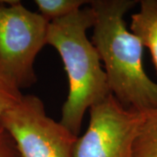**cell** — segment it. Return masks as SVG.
<instances>
[{
    "label": "cell",
    "mask_w": 157,
    "mask_h": 157,
    "mask_svg": "<svg viewBox=\"0 0 157 157\" xmlns=\"http://www.w3.org/2000/svg\"><path fill=\"white\" fill-rule=\"evenodd\" d=\"M135 0H94L92 43L103 63L112 94L124 107L141 113L157 110V83L142 64L143 45L127 27L124 17Z\"/></svg>",
    "instance_id": "6da1fadb"
},
{
    "label": "cell",
    "mask_w": 157,
    "mask_h": 157,
    "mask_svg": "<svg viewBox=\"0 0 157 157\" xmlns=\"http://www.w3.org/2000/svg\"><path fill=\"white\" fill-rule=\"evenodd\" d=\"M94 19L91 7L81 8L49 22L47 30L46 45L59 54L68 78L69 91L59 122L76 136L87 109L111 94L99 53L86 36Z\"/></svg>",
    "instance_id": "7a4b0ae2"
},
{
    "label": "cell",
    "mask_w": 157,
    "mask_h": 157,
    "mask_svg": "<svg viewBox=\"0 0 157 157\" xmlns=\"http://www.w3.org/2000/svg\"><path fill=\"white\" fill-rule=\"evenodd\" d=\"M48 25L20 1H0V75L19 90L37 82L34 62L46 45Z\"/></svg>",
    "instance_id": "3957f363"
},
{
    "label": "cell",
    "mask_w": 157,
    "mask_h": 157,
    "mask_svg": "<svg viewBox=\"0 0 157 157\" xmlns=\"http://www.w3.org/2000/svg\"><path fill=\"white\" fill-rule=\"evenodd\" d=\"M1 124L21 157H73L78 136L48 116L37 95L23 94L3 115Z\"/></svg>",
    "instance_id": "277c9868"
},
{
    "label": "cell",
    "mask_w": 157,
    "mask_h": 157,
    "mask_svg": "<svg viewBox=\"0 0 157 157\" xmlns=\"http://www.w3.org/2000/svg\"><path fill=\"white\" fill-rule=\"evenodd\" d=\"M89 111L88 128L78 136L73 157H131L145 113L124 107L112 94Z\"/></svg>",
    "instance_id": "5b68a950"
},
{
    "label": "cell",
    "mask_w": 157,
    "mask_h": 157,
    "mask_svg": "<svg viewBox=\"0 0 157 157\" xmlns=\"http://www.w3.org/2000/svg\"><path fill=\"white\" fill-rule=\"evenodd\" d=\"M139 3V11L131 16L130 31L149 50L157 72V0Z\"/></svg>",
    "instance_id": "8992f818"
},
{
    "label": "cell",
    "mask_w": 157,
    "mask_h": 157,
    "mask_svg": "<svg viewBox=\"0 0 157 157\" xmlns=\"http://www.w3.org/2000/svg\"><path fill=\"white\" fill-rule=\"evenodd\" d=\"M131 157H157V110L144 114L135 135Z\"/></svg>",
    "instance_id": "52a82bcc"
},
{
    "label": "cell",
    "mask_w": 157,
    "mask_h": 157,
    "mask_svg": "<svg viewBox=\"0 0 157 157\" xmlns=\"http://www.w3.org/2000/svg\"><path fill=\"white\" fill-rule=\"evenodd\" d=\"M89 3L85 0H35L39 13L47 21H53L67 17L81 9V6Z\"/></svg>",
    "instance_id": "ba28073f"
},
{
    "label": "cell",
    "mask_w": 157,
    "mask_h": 157,
    "mask_svg": "<svg viewBox=\"0 0 157 157\" xmlns=\"http://www.w3.org/2000/svg\"><path fill=\"white\" fill-rule=\"evenodd\" d=\"M22 96L21 90L0 75V132L4 131L1 124L3 115L6 111L16 105L21 100Z\"/></svg>",
    "instance_id": "9c48e42d"
},
{
    "label": "cell",
    "mask_w": 157,
    "mask_h": 157,
    "mask_svg": "<svg viewBox=\"0 0 157 157\" xmlns=\"http://www.w3.org/2000/svg\"><path fill=\"white\" fill-rule=\"evenodd\" d=\"M0 157H21L15 142L6 131L0 132Z\"/></svg>",
    "instance_id": "30bf717a"
}]
</instances>
